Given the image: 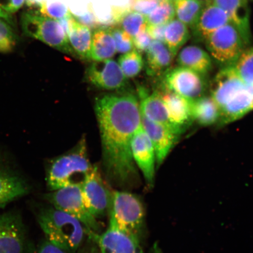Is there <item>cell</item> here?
I'll return each mask as SVG.
<instances>
[{
    "label": "cell",
    "mask_w": 253,
    "mask_h": 253,
    "mask_svg": "<svg viewBox=\"0 0 253 253\" xmlns=\"http://www.w3.org/2000/svg\"><path fill=\"white\" fill-rule=\"evenodd\" d=\"M115 41L117 51L119 53H126L133 49L134 42L132 37L124 30L118 27L108 28Z\"/></svg>",
    "instance_id": "34"
},
{
    "label": "cell",
    "mask_w": 253,
    "mask_h": 253,
    "mask_svg": "<svg viewBox=\"0 0 253 253\" xmlns=\"http://www.w3.org/2000/svg\"><path fill=\"white\" fill-rule=\"evenodd\" d=\"M192 116L194 122L208 126L220 122L219 106L211 96H204L191 101Z\"/></svg>",
    "instance_id": "24"
},
{
    "label": "cell",
    "mask_w": 253,
    "mask_h": 253,
    "mask_svg": "<svg viewBox=\"0 0 253 253\" xmlns=\"http://www.w3.org/2000/svg\"><path fill=\"white\" fill-rule=\"evenodd\" d=\"M74 17L79 23L84 25L90 29L98 30L100 28V22L97 20L90 6L86 13L82 15H74Z\"/></svg>",
    "instance_id": "36"
},
{
    "label": "cell",
    "mask_w": 253,
    "mask_h": 253,
    "mask_svg": "<svg viewBox=\"0 0 253 253\" xmlns=\"http://www.w3.org/2000/svg\"><path fill=\"white\" fill-rule=\"evenodd\" d=\"M36 253H68L65 250L46 239L41 243Z\"/></svg>",
    "instance_id": "40"
},
{
    "label": "cell",
    "mask_w": 253,
    "mask_h": 253,
    "mask_svg": "<svg viewBox=\"0 0 253 253\" xmlns=\"http://www.w3.org/2000/svg\"><path fill=\"white\" fill-rule=\"evenodd\" d=\"M211 96L219 107L220 124L237 121L253 110V84H247L233 66L221 68L211 82Z\"/></svg>",
    "instance_id": "2"
},
{
    "label": "cell",
    "mask_w": 253,
    "mask_h": 253,
    "mask_svg": "<svg viewBox=\"0 0 253 253\" xmlns=\"http://www.w3.org/2000/svg\"><path fill=\"white\" fill-rule=\"evenodd\" d=\"M40 7L41 15L58 21L71 12L65 5L59 2L48 3L42 1L40 4Z\"/></svg>",
    "instance_id": "33"
},
{
    "label": "cell",
    "mask_w": 253,
    "mask_h": 253,
    "mask_svg": "<svg viewBox=\"0 0 253 253\" xmlns=\"http://www.w3.org/2000/svg\"><path fill=\"white\" fill-rule=\"evenodd\" d=\"M31 189L23 174L8 157L0 153V209L28 195Z\"/></svg>",
    "instance_id": "12"
},
{
    "label": "cell",
    "mask_w": 253,
    "mask_h": 253,
    "mask_svg": "<svg viewBox=\"0 0 253 253\" xmlns=\"http://www.w3.org/2000/svg\"><path fill=\"white\" fill-rule=\"evenodd\" d=\"M25 1L26 0H0V10L10 16L23 7Z\"/></svg>",
    "instance_id": "37"
},
{
    "label": "cell",
    "mask_w": 253,
    "mask_h": 253,
    "mask_svg": "<svg viewBox=\"0 0 253 253\" xmlns=\"http://www.w3.org/2000/svg\"><path fill=\"white\" fill-rule=\"evenodd\" d=\"M119 65L126 78H132L140 74L144 68V62L141 53L134 49L120 56Z\"/></svg>",
    "instance_id": "29"
},
{
    "label": "cell",
    "mask_w": 253,
    "mask_h": 253,
    "mask_svg": "<svg viewBox=\"0 0 253 253\" xmlns=\"http://www.w3.org/2000/svg\"><path fill=\"white\" fill-rule=\"evenodd\" d=\"M94 110L107 178L121 187L135 185L138 175L131 144L135 132L142 126L137 97L131 93L104 94L95 101Z\"/></svg>",
    "instance_id": "1"
},
{
    "label": "cell",
    "mask_w": 253,
    "mask_h": 253,
    "mask_svg": "<svg viewBox=\"0 0 253 253\" xmlns=\"http://www.w3.org/2000/svg\"><path fill=\"white\" fill-rule=\"evenodd\" d=\"M140 101V108L142 116L151 122L167 126L171 129L176 133L181 135L170 122L169 114L162 98L158 91L148 93L144 88L138 89Z\"/></svg>",
    "instance_id": "20"
},
{
    "label": "cell",
    "mask_w": 253,
    "mask_h": 253,
    "mask_svg": "<svg viewBox=\"0 0 253 253\" xmlns=\"http://www.w3.org/2000/svg\"><path fill=\"white\" fill-rule=\"evenodd\" d=\"M85 78L99 88L107 90L121 89L126 84V78L118 63L112 59L94 61L87 68Z\"/></svg>",
    "instance_id": "15"
},
{
    "label": "cell",
    "mask_w": 253,
    "mask_h": 253,
    "mask_svg": "<svg viewBox=\"0 0 253 253\" xmlns=\"http://www.w3.org/2000/svg\"><path fill=\"white\" fill-rule=\"evenodd\" d=\"M109 226L102 233L90 236L101 253H144L142 243L119 228L111 211Z\"/></svg>",
    "instance_id": "13"
},
{
    "label": "cell",
    "mask_w": 253,
    "mask_h": 253,
    "mask_svg": "<svg viewBox=\"0 0 253 253\" xmlns=\"http://www.w3.org/2000/svg\"><path fill=\"white\" fill-rule=\"evenodd\" d=\"M179 66L187 68L204 77L212 69V60L209 53L201 47L189 45L181 49L177 57Z\"/></svg>",
    "instance_id": "23"
},
{
    "label": "cell",
    "mask_w": 253,
    "mask_h": 253,
    "mask_svg": "<svg viewBox=\"0 0 253 253\" xmlns=\"http://www.w3.org/2000/svg\"><path fill=\"white\" fill-rule=\"evenodd\" d=\"M94 167L88 157L86 140L82 138L74 149L51 161L46 173L47 189L51 192L68 186H82Z\"/></svg>",
    "instance_id": "4"
},
{
    "label": "cell",
    "mask_w": 253,
    "mask_h": 253,
    "mask_svg": "<svg viewBox=\"0 0 253 253\" xmlns=\"http://www.w3.org/2000/svg\"><path fill=\"white\" fill-rule=\"evenodd\" d=\"M36 214L47 240L68 253L77 252L87 235L80 221L50 205L38 207Z\"/></svg>",
    "instance_id": "3"
},
{
    "label": "cell",
    "mask_w": 253,
    "mask_h": 253,
    "mask_svg": "<svg viewBox=\"0 0 253 253\" xmlns=\"http://www.w3.org/2000/svg\"><path fill=\"white\" fill-rule=\"evenodd\" d=\"M84 200L88 211L98 219L109 214L112 208L113 192L104 181L96 167L82 186Z\"/></svg>",
    "instance_id": "11"
},
{
    "label": "cell",
    "mask_w": 253,
    "mask_h": 253,
    "mask_svg": "<svg viewBox=\"0 0 253 253\" xmlns=\"http://www.w3.org/2000/svg\"><path fill=\"white\" fill-rule=\"evenodd\" d=\"M44 198L57 210L80 221L86 229L87 235L100 233V224L85 205L82 186H66L45 195Z\"/></svg>",
    "instance_id": "6"
},
{
    "label": "cell",
    "mask_w": 253,
    "mask_h": 253,
    "mask_svg": "<svg viewBox=\"0 0 253 253\" xmlns=\"http://www.w3.org/2000/svg\"><path fill=\"white\" fill-rule=\"evenodd\" d=\"M116 43L109 29L100 28L94 31L90 59L94 61H102L110 59L116 54Z\"/></svg>",
    "instance_id": "25"
},
{
    "label": "cell",
    "mask_w": 253,
    "mask_h": 253,
    "mask_svg": "<svg viewBox=\"0 0 253 253\" xmlns=\"http://www.w3.org/2000/svg\"><path fill=\"white\" fill-rule=\"evenodd\" d=\"M161 0H134L131 9L144 15H150L157 7Z\"/></svg>",
    "instance_id": "35"
},
{
    "label": "cell",
    "mask_w": 253,
    "mask_h": 253,
    "mask_svg": "<svg viewBox=\"0 0 253 253\" xmlns=\"http://www.w3.org/2000/svg\"><path fill=\"white\" fill-rule=\"evenodd\" d=\"M142 126L153 145L158 168L169 156L178 141L180 135L176 133L171 129L151 122L142 116Z\"/></svg>",
    "instance_id": "16"
},
{
    "label": "cell",
    "mask_w": 253,
    "mask_h": 253,
    "mask_svg": "<svg viewBox=\"0 0 253 253\" xmlns=\"http://www.w3.org/2000/svg\"><path fill=\"white\" fill-rule=\"evenodd\" d=\"M118 24L129 36L135 37L141 32L146 30L148 21L145 15L129 10L122 15Z\"/></svg>",
    "instance_id": "28"
},
{
    "label": "cell",
    "mask_w": 253,
    "mask_h": 253,
    "mask_svg": "<svg viewBox=\"0 0 253 253\" xmlns=\"http://www.w3.org/2000/svg\"><path fill=\"white\" fill-rule=\"evenodd\" d=\"M175 10L172 0H161L159 4L147 17L148 24L166 25L175 18Z\"/></svg>",
    "instance_id": "30"
},
{
    "label": "cell",
    "mask_w": 253,
    "mask_h": 253,
    "mask_svg": "<svg viewBox=\"0 0 253 253\" xmlns=\"http://www.w3.org/2000/svg\"><path fill=\"white\" fill-rule=\"evenodd\" d=\"M197 1L204 3L206 5L212 2L213 0H197Z\"/></svg>",
    "instance_id": "43"
},
{
    "label": "cell",
    "mask_w": 253,
    "mask_h": 253,
    "mask_svg": "<svg viewBox=\"0 0 253 253\" xmlns=\"http://www.w3.org/2000/svg\"><path fill=\"white\" fill-rule=\"evenodd\" d=\"M166 25H151L148 24L146 30L152 39L164 42Z\"/></svg>",
    "instance_id": "39"
},
{
    "label": "cell",
    "mask_w": 253,
    "mask_h": 253,
    "mask_svg": "<svg viewBox=\"0 0 253 253\" xmlns=\"http://www.w3.org/2000/svg\"><path fill=\"white\" fill-rule=\"evenodd\" d=\"M73 55L82 59H90L92 35L90 28L79 23L74 15L69 14L67 33Z\"/></svg>",
    "instance_id": "21"
},
{
    "label": "cell",
    "mask_w": 253,
    "mask_h": 253,
    "mask_svg": "<svg viewBox=\"0 0 253 253\" xmlns=\"http://www.w3.org/2000/svg\"><path fill=\"white\" fill-rule=\"evenodd\" d=\"M145 68L150 77L163 75L170 69L174 57L166 44L153 41L146 51Z\"/></svg>",
    "instance_id": "22"
},
{
    "label": "cell",
    "mask_w": 253,
    "mask_h": 253,
    "mask_svg": "<svg viewBox=\"0 0 253 253\" xmlns=\"http://www.w3.org/2000/svg\"><path fill=\"white\" fill-rule=\"evenodd\" d=\"M233 66L246 83L253 84V47L245 49Z\"/></svg>",
    "instance_id": "31"
},
{
    "label": "cell",
    "mask_w": 253,
    "mask_h": 253,
    "mask_svg": "<svg viewBox=\"0 0 253 253\" xmlns=\"http://www.w3.org/2000/svg\"><path fill=\"white\" fill-rule=\"evenodd\" d=\"M172 1L174 2V1H175V0H172Z\"/></svg>",
    "instance_id": "44"
},
{
    "label": "cell",
    "mask_w": 253,
    "mask_h": 253,
    "mask_svg": "<svg viewBox=\"0 0 253 253\" xmlns=\"http://www.w3.org/2000/svg\"><path fill=\"white\" fill-rule=\"evenodd\" d=\"M158 92L165 104L170 122L176 130L181 134L194 122L191 101L166 90Z\"/></svg>",
    "instance_id": "17"
},
{
    "label": "cell",
    "mask_w": 253,
    "mask_h": 253,
    "mask_svg": "<svg viewBox=\"0 0 253 253\" xmlns=\"http://www.w3.org/2000/svg\"><path fill=\"white\" fill-rule=\"evenodd\" d=\"M189 38L190 33L187 25L178 19L174 18L166 25L164 43L174 57Z\"/></svg>",
    "instance_id": "26"
},
{
    "label": "cell",
    "mask_w": 253,
    "mask_h": 253,
    "mask_svg": "<svg viewBox=\"0 0 253 253\" xmlns=\"http://www.w3.org/2000/svg\"><path fill=\"white\" fill-rule=\"evenodd\" d=\"M212 2L226 12L230 23L239 30L248 45L252 39L248 0H213Z\"/></svg>",
    "instance_id": "19"
},
{
    "label": "cell",
    "mask_w": 253,
    "mask_h": 253,
    "mask_svg": "<svg viewBox=\"0 0 253 253\" xmlns=\"http://www.w3.org/2000/svg\"><path fill=\"white\" fill-rule=\"evenodd\" d=\"M0 18L3 19L5 21L8 22L9 24L11 23V19L10 16H8L4 13L2 11L0 10Z\"/></svg>",
    "instance_id": "42"
},
{
    "label": "cell",
    "mask_w": 253,
    "mask_h": 253,
    "mask_svg": "<svg viewBox=\"0 0 253 253\" xmlns=\"http://www.w3.org/2000/svg\"><path fill=\"white\" fill-rule=\"evenodd\" d=\"M17 37L8 22L0 18V52L7 53L13 50Z\"/></svg>",
    "instance_id": "32"
},
{
    "label": "cell",
    "mask_w": 253,
    "mask_h": 253,
    "mask_svg": "<svg viewBox=\"0 0 253 253\" xmlns=\"http://www.w3.org/2000/svg\"><path fill=\"white\" fill-rule=\"evenodd\" d=\"M228 16L212 2L206 4L197 23L192 28L193 36L199 42H205L211 35L229 23Z\"/></svg>",
    "instance_id": "18"
},
{
    "label": "cell",
    "mask_w": 253,
    "mask_h": 253,
    "mask_svg": "<svg viewBox=\"0 0 253 253\" xmlns=\"http://www.w3.org/2000/svg\"><path fill=\"white\" fill-rule=\"evenodd\" d=\"M205 42L211 57L222 68L234 66L246 46L239 30L230 23L215 31Z\"/></svg>",
    "instance_id": "8"
},
{
    "label": "cell",
    "mask_w": 253,
    "mask_h": 253,
    "mask_svg": "<svg viewBox=\"0 0 253 253\" xmlns=\"http://www.w3.org/2000/svg\"><path fill=\"white\" fill-rule=\"evenodd\" d=\"M131 150L132 158L141 170L148 188H153L156 175V154L150 138L142 126L132 137Z\"/></svg>",
    "instance_id": "14"
},
{
    "label": "cell",
    "mask_w": 253,
    "mask_h": 253,
    "mask_svg": "<svg viewBox=\"0 0 253 253\" xmlns=\"http://www.w3.org/2000/svg\"><path fill=\"white\" fill-rule=\"evenodd\" d=\"M205 4L197 0H175L176 19L191 28L198 20Z\"/></svg>",
    "instance_id": "27"
},
{
    "label": "cell",
    "mask_w": 253,
    "mask_h": 253,
    "mask_svg": "<svg viewBox=\"0 0 253 253\" xmlns=\"http://www.w3.org/2000/svg\"><path fill=\"white\" fill-rule=\"evenodd\" d=\"M110 211L120 229L141 243L143 241L146 231V213L140 197L127 191H114Z\"/></svg>",
    "instance_id": "5"
},
{
    "label": "cell",
    "mask_w": 253,
    "mask_h": 253,
    "mask_svg": "<svg viewBox=\"0 0 253 253\" xmlns=\"http://www.w3.org/2000/svg\"><path fill=\"white\" fill-rule=\"evenodd\" d=\"M152 40L153 39H151L147 30L141 32L137 36L134 37L133 42L134 45L136 47L135 49H137L140 53L146 51L152 41H153Z\"/></svg>",
    "instance_id": "38"
},
{
    "label": "cell",
    "mask_w": 253,
    "mask_h": 253,
    "mask_svg": "<svg viewBox=\"0 0 253 253\" xmlns=\"http://www.w3.org/2000/svg\"><path fill=\"white\" fill-rule=\"evenodd\" d=\"M30 250L26 227L18 211L0 214V253H28Z\"/></svg>",
    "instance_id": "10"
},
{
    "label": "cell",
    "mask_w": 253,
    "mask_h": 253,
    "mask_svg": "<svg viewBox=\"0 0 253 253\" xmlns=\"http://www.w3.org/2000/svg\"><path fill=\"white\" fill-rule=\"evenodd\" d=\"M163 89L193 101L204 96L207 90L205 77L187 68L178 66L163 75Z\"/></svg>",
    "instance_id": "9"
},
{
    "label": "cell",
    "mask_w": 253,
    "mask_h": 253,
    "mask_svg": "<svg viewBox=\"0 0 253 253\" xmlns=\"http://www.w3.org/2000/svg\"><path fill=\"white\" fill-rule=\"evenodd\" d=\"M148 253H163L158 242H155Z\"/></svg>",
    "instance_id": "41"
},
{
    "label": "cell",
    "mask_w": 253,
    "mask_h": 253,
    "mask_svg": "<svg viewBox=\"0 0 253 253\" xmlns=\"http://www.w3.org/2000/svg\"><path fill=\"white\" fill-rule=\"evenodd\" d=\"M21 27L25 36L42 41L60 51L73 55L68 37L58 21L33 12H25Z\"/></svg>",
    "instance_id": "7"
}]
</instances>
